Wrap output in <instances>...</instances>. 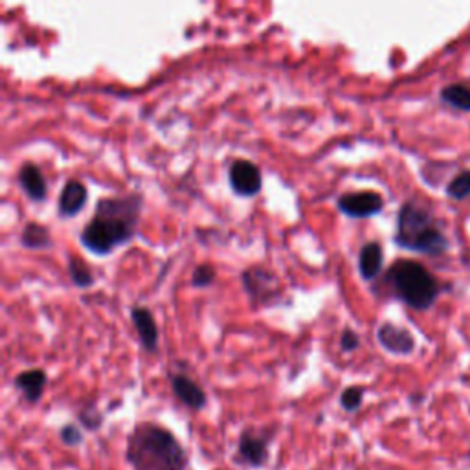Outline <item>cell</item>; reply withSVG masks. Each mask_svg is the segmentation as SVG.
I'll use <instances>...</instances> for the list:
<instances>
[{
  "label": "cell",
  "instance_id": "cell-23",
  "mask_svg": "<svg viewBox=\"0 0 470 470\" xmlns=\"http://www.w3.org/2000/svg\"><path fill=\"white\" fill-rule=\"evenodd\" d=\"M59 437H61L63 445H66V446H77L83 443V434L75 425H65L59 430Z\"/></svg>",
  "mask_w": 470,
  "mask_h": 470
},
{
  "label": "cell",
  "instance_id": "cell-11",
  "mask_svg": "<svg viewBox=\"0 0 470 470\" xmlns=\"http://www.w3.org/2000/svg\"><path fill=\"white\" fill-rule=\"evenodd\" d=\"M377 338H379V344L394 355H410L415 349L414 336L406 329L397 327L390 322L383 324L377 329Z\"/></svg>",
  "mask_w": 470,
  "mask_h": 470
},
{
  "label": "cell",
  "instance_id": "cell-20",
  "mask_svg": "<svg viewBox=\"0 0 470 470\" xmlns=\"http://www.w3.org/2000/svg\"><path fill=\"white\" fill-rule=\"evenodd\" d=\"M364 403V388L360 386H349L340 395V406L345 412H356Z\"/></svg>",
  "mask_w": 470,
  "mask_h": 470
},
{
  "label": "cell",
  "instance_id": "cell-24",
  "mask_svg": "<svg viewBox=\"0 0 470 470\" xmlns=\"http://www.w3.org/2000/svg\"><path fill=\"white\" fill-rule=\"evenodd\" d=\"M358 345H360L358 335L353 329H344L342 335H340V347H342V351L351 353V351H356Z\"/></svg>",
  "mask_w": 470,
  "mask_h": 470
},
{
  "label": "cell",
  "instance_id": "cell-16",
  "mask_svg": "<svg viewBox=\"0 0 470 470\" xmlns=\"http://www.w3.org/2000/svg\"><path fill=\"white\" fill-rule=\"evenodd\" d=\"M21 245L28 250H45L52 246L50 230L39 223H28L21 234Z\"/></svg>",
  "mask_w": 470,
  "mask_h": 470
},
{
  "label": "cell",
  "instance_id": "cell-22",
  "mask_svg": "<svg viewBox=\"0 0 470 470\" xmlns=\"http://www.w3.org/2000/svg\"><path fill=\"white\" fill-rule=\"evenodd\" d=\"M79 421L88 430H98L104 423V415L94 406H88L83 412H79Z\"/></svg>",
  "mask_w": 470,
  "mask_h": 470
},
{
  "label": "cell",
  "instance_id": "cell-13",
  "mask_svg": "<svg viewBox=\"0 0 470 470\" xmlns=\"http://www.w3.org/2000/svg\"><path fill=\"white\" fill-rule=\"evenodd\" d=\"M131 320L140 336V342L145 351L155 353L158 349V327L153 313L147 307L136 305L131 309Z\"/></svg>",
  "mask_w": 470,
  "mask_h": 470
},
{
  "label": "cell",
  "instance_id": "cell-3",
  "mask_svg": "<svg viewBox=\"0 0 470 470\" xmlns=\"http://www.w3.org/2000/svg\"><path fill=\"white\" fill-rule=\"evenodd\" d=\"M395 243L405 250L428 255H439L448 248V241L434 215L415 203H406L401 206L397 215Z\"/></svg>",
  "mask_w": 470,
  "mask_h": 470
},
{
  "label": "cell",
  "instance_id": "cell-6",
  "mask_svg": "<svg viewBox=\"0 0 470 470\" xmlns=\"http://www.w3.org/2000/svg\"><path fill=\"white\" fill-rule=\"evenodd\" d=\"M228 180L232 192L239 197H254L261 192L263 178L259 167L246 158H237L228 169Z\"/></svg>",
  "mask_w": 470,
  "mask_h": 470
},
{
  "label": "cell",
  "instance_id": "cell-15",
  "mask_svg": "<svg viewBox=\"0 0 470 470\" xmlns=\"http://www.w3.org/2000/svg\"><path fill=\"white\" fill-rule=\"evenodd\" d=\"M385 252L379 243H367L358 254V270L365 281H373L383 270Z\"/></svg>",
  "mask_w": 470,
  "mask_h": 470
},
{
  "label": "cell",
  "instance_id": "cell-2",
  "mask_svg": "<svg viewBox=\"0 0 470 470\" xmlns=\"http://www.w3.org/2000/svg\"><path fill=\"white\" fill-rule=\"evenodd\" d=\"M127 461L135 470H185L180 441L164 426L140 423L127 439Z\"/></svg>",
  "mask_w": 470,
  "mask_h": 470
},
{
  "label": "cell",
  "instance_id": "cell-21",
  "mask_svg": "<svg viewBox=\"0 0 470 470\" xmlns=\"http://www.w3.org/2000/svg\"><path fill=\"white\" fill-rule=\"evenodd\" d=\"M215 275H217V272L212 265H199V266H195V270L192 274V285L195 289L210 287L215 281Z\"/></svg>",
  "mask_w": 470,
  "mask_h": 470
},
{
  "label": "cell",
  "instance_id": "cell-4",
  "mask_svg": "<svg viewBox=\"0 0 470 470\" xmlns=\"http://www.w3.org/2000/svg\"><path fill=\"white\" fill-rule=\"evenodd\" d=\"M386 281L392 285L395 296L415 311L430 309L439 296L437 279L426 266L412 259L395 261L386 274Z\"/></svg>",
  "mask_w": 470,
  "mask_h": 470
},
{
  "label": "cell",
  "instance_id": "cell-5",
  "mask_svg": "<svg viewBox=\"0 0 470 470\" xmlns=\"http://www.w3.org/2000/svg\"><path fill=\"white\" fill-rule=\"evenodd\" d=\"M338 210L351 217V219H367L383 212L385 199L371 190L355 192V194H344L336 201Z\"/></svg>",
  "mask_w": 470,
  "mask_h": 470
},
{
  "label": "cell",
  "instance_id": "cell-14",
  "mask_svg": "<svg viewBox=\"0 0 470 470\" xmlns=\"http://www.w3.org/2000/svg\"><path fill=\"white\" fill-rule=\"evenodd\" d=\"M14 385L28 403H39L46 386V373L43 369L23 371L17 375Z\"/></svg>",
  "mask_w": 470,
  "mask_h": 470
},
{
  "label": "cell",
  "instance_id": "cell-17",
  "mask_svg": "<svg viewBox=\"0 0 470 470\" xmlns=\"http://www.w3.org/2000/svg\"><path fill=\"white\" fill-rule=\"evenodd\" d=\"M441 100L459 111H470V88L465 85H448L441 90Z\"/></svg>",
  "mask_w": 470,
  "mask_h": 470
},
{
  "label": "cell",
  "instance_id": "cell-19",
  "mask_svg": "<svg viewBox=\"0 0 470 470\" xmlns=\"http://www.w3.org/2000/svg\"><path fill=\"white\" fill-rule=\"evenodd\" d=\"M446 194L455 201L470 197V171H463L455 178H452V182L446 187Z\"/></svg>",
  "mask_w": 470,
  "mask_h": 470
},
{
  "label": "cell",
  "instance_id": "cell-12",
  "mask_svg": "<svg viewBox=\"0 0 470 470\" xmlns=\"http://www.w3.org/2000/svg\"><path fill=\"white\" fill-rule=\"evenodd\" d=\"M17 180H19V185L23 187V192L26 194L28 199H32L34 203L46 201V197H48V185H46V180H45L41 169L35 164L26 162L19 169Z\"/></svg>",
  "mask_w": 470,
  "mask_h": 470
},
{
  "label": "cell",
  "instance_id": "cell-8",
  "mask_svg": "<svg viewBox=\"0 0 470 470\" xmlns=\"http://www.w3.org/2000/svg\"><path fill=\"white\" fill-rule=\"evenodd\" d=\"M237 457L239 461L250 465V466H261L268 459V441L265 435L245 430L237 443Z\"/></svg>",
  "mask_w": 470,
  "mask_h": 470
},
{
  "label": "cell",
  "instance_id": "cell-9",
  "mask_svg": "<svg viewBox=\"0 0 470 470\" xmlns=\"http://www.w3.org/2000/svg\"><path fill=\"white\" fill-rule=\"evenodd\" d=\"M171 390L175 397L187 408L192 410H203L206 406V394L203 388L190 377H185L182 373L171 375Z\"/></svg>",
  "mask_w": 470,
  "mask_h": 470
},
{
  "label": "cell",
  "instance_id": "cell-7",
  "mask_svg": "<svg viewBox=\"0 0 470 470\" xmlns=\"http://www.w3.org/2000/svg\"><path fill=\"white\" fill-rule=\"evenodd\" d=\"M243 287L254 302L268 304V298L277 296V277L261 266H252L243 272Z\"/></svg>",
  "mask_w": 470,
  "mask_h": 470
},
{
  "label": "cell",
  "instance_id": "cell-10",
  "mask_svg": "<svg viewBox=\"0 0 470 470\" xmlns=\"http://www.w3.org/2000/svg\"><path fill=\"white\" fill-rule=\"evenodd\" d=\"M88 199V192L86 187L83 185V182L72 178L68 180L59 195V203H57V212L63 219H70L75 217L86 205Z\"/></svg>",
  "mask_w": 470,
  "mask_h": 470
},
{
  "label": "cell",
  "instance_id": "cell-18",
  "mask_svg": "<svg viewBox=\"0 0 470 470\" xmlns=\"http://www.w3.org/2000/svg\"><path fill=\"white\" fill-rule=\"evenodd\" d=\"M68 274H70L72 284L75 287H79V289H86V287L94 285V274H92V270L77 257H70L68 259Z\"/></svg>",
  "mask_w": 470,
  "mask_h": 470
},
{
  "label": "cell",
  "instance_id": "cell-1",
  "mask_svg": "<svg viewBox=\"0 0 470 470\" xmlns=\"http://www.w3.org/2000/svg\"><path fill=\"white\" fill-rule=\"evenodd\" d=\"M142 205L144 197L140 194L102 199L92 221L81 230V245L96 255H107L127 245L135 237Z\"/></svg>",
  "mask_w": 470,
  "mask_h": 470
}]
</instances>
